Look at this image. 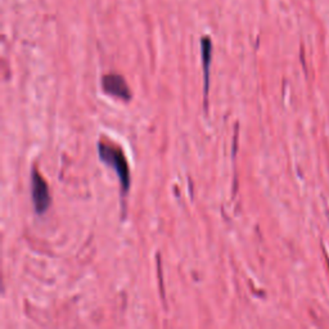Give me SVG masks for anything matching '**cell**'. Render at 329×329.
<instances>
[{
    "mask_svg": "<svg viewBox=\"0 0 329 329\" xmlns=\"http://www.w3.org/2000/svg\"><path fill=\"white\" fill-rule=\"evenodd\" d=\"M31 200L34 208L39 215L45 212L51 202L48 183L36 169H34L31 175Z\"/></svg>",
    "mask_w": 329,
    "mask_h": 329,
    "instance_id": "7a4b0ae2",
    "label": "cell"
},
{
    "mask_svg": "<svg viewBox=\"0 0 329 329\" xmlns=\"http://www.w3.org/2000/svg\"><path fill=\"white\" fill-rule=\"evenodd\" d=\"M98 154H99L100 161L104 162L108 166H111L116 171L120 184H121L122 191L126 193L130 188L131 178H130L129 163H127L124 152L120 148H117V147L99 142V144H98Z\"/></svg>",
    "mask_w": 329,
    "mask_h": 329,
    "instance_id": "6da1fadb",
    "label": "cell"
},
{
    "mask_svg": "<svg viewBox=\"0 0 329 329\" xmlns=\"http://www.w3.org/2000/svg\"><path fill=\"white\" fill-rule=\"evenodd\" d=\"M102 87L107 94L114 95L119 99L130 100L132 97L131 90L127 85L126 80L121 75H117V73H109V75L103 76Z\"/></svg>",
    "mask_w": 329,
    "mask_h": 329,
    "instance_id": "3957f363",
    "label": "cell"
},
{
    "mask_svg": "<svg viewBox=\"0 0 329 329\" xmlns=\"http://www.w3.org/2000/svg\"><path fill=\"white\" fill-rule=\"evenodd\" d=\"M202 61H203V72H205V97L207 102L208 85H210V63H211V41L206 38L202 40Z\"/></svg>",
    "mask_w": 329,
    "mask_h": 329,
    "instance_id": "277c9868",
    "label": "cell"
}]
</instances>
